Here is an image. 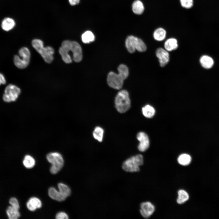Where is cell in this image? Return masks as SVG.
<instances>
[{
	"instance_id": "cell-1",
	"label": "cell",
	"mask_w": 219,
	"mask_h": 219,
	"mask_svg": "<svg viewBox=\"0 0 219 219\" xmlns=\"http://www.w3.org/2000/svg\"><path fill=\"white\" fill-rule=\"evenodd\" d=\"M73 53V59L76 62L80 61L82 58L81 47L77 42L66 40L63 41L59 48V52L63 60L66 63H71L72 60L69 54V52Z\"/></svg>"
},
{
	"instance_id": "cell-2",
	"label": "cell",
	"mask_w": 219,
	"mask_h": 219,
	"mask_svg": "<svg viewBox=\"0 0 219 219\" xmlns=\"http://www.w3.org/2000/svg\"><path fill=\"white\" fill-rule=\"evenodd\" d=\"M118 74L113 71L110 72L107 77L108 85L116 89H120L122 87L123 81L127 78L129 75V70L127 66L124 64H120L117 68Z\"/></svg>"
},
{
	"instance_id": "cell-3",
	"label": "cell",
	"mask_w": 219,
	"mask_h": 219,
	"mask_svg": "<svg viewBox=\"0 0 219 219\" xmlns=\"http://www.w3.org/2000/svg\"><path fill=\"white\" fill-rule=\"evenodd\" d=\"M115 107L119 113H124L130 108L131 102L128 92L125 90L120 91L115 99Z\"/></svg>"
},
{
	"instance_id": "cell-4",
	"label": "cell",
	"mask_w": 219,
	"mask_h": 219,
	"mask_svg": "<svg viewBox=\"0 0 219 219\" xmlns=\"http://www.w3.org/2000/svg\"><path fill=\"white\" fill-rule=\"evenodd\" d=\"M32 43L33 48L41 55L46 62L50 63L52 62L54 53V50L52 47L50 46L44 47L43 41L40 39H34Z\"/></svg>"
},
{
	"instance_id": "cell-5",
	"label": "cell",
	"mask_w": 219,
	"mask_h": 219,
	"mask_svg": "<svg viewBox=\"0 0 219 219\" xmlns=\"http://www.w3.org/2000/svg\"><path fill=\"white\" fill-rule=\"evenodd\" d=\"M143 156L138 154L132 156L126 160L123 163L122 169L127 172H135L140 170L139 166L143 164Z\"/></svg>"
},
{
	"instance_id": "cell-6",
	"label": "cell",
	"mask_w": 219,
	"mask_h": 219,
	"mask_svg": "<svg viewBox=\"0 0 219 219\" xmlns=\"http://www.w3.org/2000/svg\"><path fill=\"white\" fill-rule=\"evenodd\" d=\"M46 158L48 162L52 164L50 169L51 173H57L64 165V160L62 155L58 152H53L48 154Z\"/></svg>"
},
{
	"instance_id": "cell-7",
	"label": "cell",
	"mask_w": 219,
	"mask_h": 219,
	"mask_svg": "<svg viewBox=\"0 0 219 219\" xmlns=\"http://www.w3.org/2000/svg\"><path fill=\"white\" fill-rule=\"evenodd\" d=\"M19 56L15 55L13 58L14 64L20 69L26 68L28 65L30 61V53L26 47H23L19 49Z\"/></svg>"
},
{
	"instance_id": "cell-8",
	"label": "cell",
	"mask_w": 219,
	"mask_h": 219,
	"mask_svg": "<svg viewBox=\"0 0 219 219\" xmlns=\"http://www.w3.org/2000/svg\"><path fill=\"white\" fill-rule=\"evenodd\" d=\"M21 93L20 89L16 86L9 84L5 88L2 99L4 102L10 103L16 101Z\"/></svg>"
},
{
	"instance_id": "cell-9",
	"label": "cell",
	"mask_w": 219,
	"mask_h": 219,
	"mask_svg": "<svg viewBox=\"0 0 219 219\" xmlns=\"http://www.w3.org/2000/svg\"><path fill=\"white\" fill-rule=\"evenodd\" d=\"M137 138L139 142L138 146L139 150L141 152L146 151L148 148L150 144L148 135L144 132H140L137 133Z\"/></svg>"
},
{
	"instance_id": "cell-10",
	"label": "cell",
	"mask_w": 219,
	"mask_h": 219,
	"mask_svg": "<svg viewBox=\"0 0 219 219\" xmlns=\"http://www.w3.org/2000/svg\"><path fill=\"white\" fill-rule=\"evenodd\" d=\"M140 213L141 215L145 218H149L155 210V206L149 202L142 203L140 205Z\"/></svg>"
},
{
	"instance_id": "cell-11",
	"label": "cell",
	"mask_w": 219,
	"mask_h": 219,
	"mask_svg": "<svg viewBox=\"0 0 219 219\" xmlns=\"http://www.w3.org/2000/svg\"><path fill=\"white\" fill-rule=\"evenodd\" d=\"M156 55L158 59L160 65L164 67L168 63L169 55L168 51L162 48H158L156 51Z\"/></svg>"
},
{
	"instance_id": "cell-12",
	"label": "cell",
	"mask_w": 219,
	"mask_h": 219,
	"mask_svg": "<svg viewBox=\"0 0 219 219\" xmlns=\"http://www.w3.org/2000/svg\"><path fill=\"white\" fill-rule=\"evenodd\" d=\"M140 39L132 35L129 36L127 38L125 46L129 52L132 53L135 51Z\"/></svg>"
},
{
	"instance_id": "cell-13",
	"label": "cell",
	"mask_w": 219,
	"mask_h": 219,
	"mask_svg": "<svg viewBox=\"0 0 219 219\" xmlns=\"http://www.w3.org/2000/svg\"><path fill=\"white\" fill-rule=\"evenodd\" d=\"M27 208L32 211H34L37 209L40 208L42 207L41 201L38 198L33 197L30 198L26 203Z\"/></svg>"
},
{
	"instance_id": "cell-14",
	"label": "cell",
	"mask_w": 219,
	"mask_h": 219,
	"mask_svg": "<svg viewBox=\"0 0 219 219\" xmlns=\"http://www.w3.org/2000/svg\"><path fill=\"white\" fill-rule=\"evenodd\" d=\"M49 196L52 199L58 201H62L67 198L59 190L53 187H50L48 191Z\"/></svg>"
},
{
	"instance_id": "cell-15",
	"label": "cell",
	"mask_w": 219,
	"mask_h": 219,
	"mask_svg": "<svg viewBox=\"0 0 219 219\" xmlns=\"http://www.w3.org/2000/svg\"><path fill=\"white\" fill-rule=\"evenodd\" d=\"M200 62L201 66L204 68L209 69L212 67L214 64L213 59L207 55L202 56L200 58Z\"/></svg>"
},
{
	"instance_id": "cell-16",
	"label": "cell",
	"mask_w": 219,
	"mask_h": 219,
	"mask_svg": "<svg viewBox=\"0 0 219 219\" xmlns=\"http://www.w3.org/2000/svg\"><path fill=\"white\" fill-rule=\"evenodd\" d=\"M178 46L177 40L173 38L168 39L164 44L165 49L169 51L176 50L178 48Z\"/></svg>"
},
{
	"instance_id": "cell-17",
	"label": "cell",
	"mask_w": 219,
	"mask_h": 219,
	"mask_svg": "<svg viewBox=\"0 0 219 219\" xmlns=\"http://www.w3.org/2000/svg\"><path fill=\"white\" fill-rule=\"evenodd\" d=\"M15 25V23L13 19L10 18H6L3 20L1 27L3 30L8 31L12 29Z\"/></svg>"
},
{
	"instance_id": "cell-18",
	"label": "cell",
	"mask_w": 219,
	"mask_h": 219,
	"mask_svg": "<svg viewBox=\"0 0 219 219\" xmlns=\"http://www.w3.org/2000/svg\"><path fill=\"white\" fill-rule=\"evenodd\" d=\"M132 9L135 14L140 15L144 10V7L142 2L139 0L134 1L132 5Z\"/></svg>"
},
{
	"instance_id": "cell-19",
	"label": "cell",
	"mask_w": 219,
	"mask_h": 219,
	"mask_svg": "<svg viewBox=\"0 0 219 219\" xmlns=\"http://www.w3.org/2000/svg\"><path fill=\"white\" fill-rule=\"evenodd\" d=\"M142 111L143 115L148 118L152 117L155 113V110L154 107L148 104L142 108Z\"/></svg>"
},
{
	"instance_id": "cell-20",
	"label": "cell",
	"mask_w": 219,
	"mask_h": 219,
	"mask_svg": "<svg viewBox=\"0 0 219 219\" xmlns=\"http://www.w3.org/2000/svg\"><path fill=\"white\" fill-rule=\"evenodd\" d=\"M6 213L9 219H17L20 216L19 210L11 206H9L7 208Z\"/></svg>"
},
{
	"instance_id": "cell-21",
	"label": "cell",
	"mask_w": 219,
	"mask_h": 219,
	"mask_svg": "<svg viewBox=\"0 0 219 219\" xmlns=\"http://www.w3.org/2000/svg\"><path fill=\"white\" fill-rule=\"evenodd\" d=\"M166 35V31L163 28H159L156 29L153 33L154 39L158 41H162L165 38Z\"/></svg>"
},
{
	"instance_id": "cell-22",
	"label": "cell",
	"mask_w": 219,
	"mask_h": 219,
	"mask_svg": "<svg viewBox=\"0 0 219 219\" xmlns=\"http://www.w3.org/2000/svg\"><path fill=\"white\" fill-rule=\"evenodd\" d=\"M192 160L191 156L188 154L184 153L180 155L178 158V162L181 165L183 166L188 165L190 164Z\"/></svg>"
},
{
	"instance_id": "cell-23",
	"label": "cell",
	"mask_w": 219,
	"mask_h": 219,
	"mask_svg": "<svg viewBox=\"0 0 219 219\" xmlns=\"http://www.w3.org/2000/svg\"><path fill=\"white\" fill-rule=\"evenodd\" d=\"M178 198L177 202L179 204H182L187 201L189 199V196L188 193L185 190L181 189L178 191Z\"/></svg>"
},
{
	"instance_id": "cell-24",
	"label": "cell",
	"mask_w": 219,
	"mask_h": 219,
	"mask_svg": "<svg viewBox=\"0 0 219 219\" xmlns=\"http://www.w3.org/2000/svg\"><path fill=\"white\" fill-rule=\"evenodd\" d=\"M104 130L101 127H96L93 132V136L94 138L99 142L103 141Z\"/></svg>"
},
{
	"instance_id": "cell-25",
	"label": "cell",
	"mask_w": 219,
	"mask_h": 219,
	"mask_svg": "<svg viewBox=\"0 0 219 219\" xmlns=\"http://www.w3.org/2000/svg\"><path fill=\"white\" fill-rule=\"evenodd\" d=\"M82 40L84 43H89L93 41L95 39V36L93 33L90 31H87L82 34Z\"/></svg>"
},
{
	"instance_id": "cell-26",
	"label": "cell",
	"mask_w": 219,
	"mask_h": 219,
	"mask_svg": "<svg viewBox=\"0 0 219 219\" xmlns=\"http://www.w3.org/2000/svg\"><path fill=\"white\" fill-rule=\"evenodd\" d=\"M23 164L26 168H32L34 166L35 161L34 158L31 156L29 155H26L24 157L23 160Z\"/></svg>"
},
{
	"instance_id": "cell-27",
	"label": "cell",
	"mask_w": 219,
	"mask_h": 219,
	"mask_svg": "<svg viewBox=\"0 0 219 219\" xmlns=\"http://www.w3.org/2000/svg\"><path fill=\"white\" fill-rule=\"evenodd\" d=\"M58 187L59 191L66 197L70 196L71 191L69 187L66 185L59 183L58 184Z\"/></svg>"
},
{
	"instance_id": "cell-28",
	"label": "cell",
	"mask_w": 219,
	"mask_h": 219,
	"mask_svg": "<svg viewBox=\"0 0 219 219\" xmlns=\"http://www.w3.org/2000/svg\"><path fill=\"white\" fill-rule=\"evenodd\" d=\"M181 4L184 8L189 9L193 5V0H180Z\"/></svg>"
},
{
	"instance_id": "cell-29",
	"label": "cell",
	"mask_w": 219,
	"mask_h": 219,
	"mask_svg": "<svg viewBox=\"0 0 219 219\" xmlns=\"http://www.w3.org/2000/svg\"><path fill=\"white\" fill-rule=\"evenodd\" d=\"M9 203L13 207L19 210L20 208L19 204L17 199L15 197L11 198L9 200Z\"/></svg>"
},
{
	"instance_id": "cell-30",
	"label": "cell",
	"mask_w": 219,
	"mask_h": 219,
	"mask_svg": "<svg viewBox=\"0 0 219 219\" xmlns=\"http://www.w3.org/2000/svg\"><path fill=\"white\" fill-rule=\"evenodd\" d=\"M55 218L57 219H68V216L65 212H60L56 214Z\"/></svg>"
},
{
	"instance_id": "cell-31",
	"label": "cell",
	"mask_w": 219,
	"mask_h": 219,
	"mask_svg": "<svg viewBox=\"0 0 219 219\" xmlns=\"http://www.w3.org/2000/svg\"><path fill=\"white\" fill-rule=\"evenodd\" d=\"M6 81L3 75L0 73V85L1 84H5Z\"/></svg>"
},
{
	"instance_id": "cell-32",
	"label": "cell",
	"mask_w": 219,
	"mask_h": 219,
	"mask_svg": "<svg viewBox=\"0 0 219 219\" xmlns=\"http://www.w3.org/2000/svg\"><path fill=\"white\" fill-rule=\"evenodd\" d=\"M69 1L71 5H74L78 4L80 0H69Z\"/></svg>"
}]
</instances>
